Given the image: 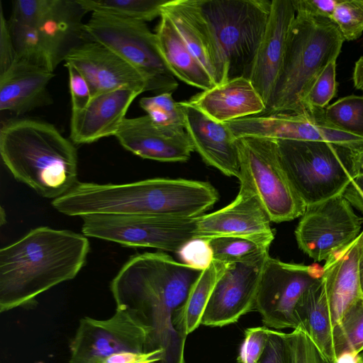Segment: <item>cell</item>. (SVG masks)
I'll list each match as a JSON object with an SVG mask.
<instances>
[{
    "label": "cell",
    "mask_w": 363,
    "mask_h": 363,
    "mask_svg": "<svg viewBox=\"0 0 363 363\" xmlns=\"http://www.w3.org/2000/svg\"><path fill=\"white\" fill-rule=\"evenodd\" d=\"M201 272L162 252H145L132 256L110 284L116 308L148 328V352L159 363H186V305Z\"/></svg>",
    "instance_id": "6da1fadb"
},
{
    "label": "cell",
    "mask_w": 363,
    "mask_h": 363,
    "mask_svg": "<svg viewBox=\"0 0 363 363\" xmlns=\"http://www.w3.org/2000/svg\"><path fill=\"white\" fill-rule=\"evenodd\" d=\"M84 235L41 226L0 250V312L34 306L38 295L74 279L86 263Z\"/></svg>",
    "instance_id": "7a4b0ae2"
},
{
    "label": "cell",
    "mask_w": 363,
    "mask_h": 363,
    "mask_svg": "<svg viewBox=\"0 0 363 363\" xmlns=\"http://www.w3.org/2000/svg\"><path fill=\"white\" fill-rule=\"evenodd\" d=\"M218 199V191L208 182L155 178L120 184L78 182L67 193L52 200V205L69 216L118 214L196 218Z\"/></svg>",
    "instance_id": "3957f363"
},
{
    "label": "cell",
    "mask_w": 363,
    "mask_h": 363,
    "mask_svg": "<svg viewBox=\"0 0 363 363\" xmlns=\"http://www.w3.org/2000/svg\"><path fill=\"white\" fill-rule=\"evenodd\" d=\"M0 154L16 179L45 198H60L78 182L75 146L46 121L23 118L5 123Z\"/></svg>",
    "instance_id": "277c9868"
},
{
    "label": "cell",
    "mask_w": 363,
    "mask_h": 363,
    "mask_svg": "<svg viewBox=\"0 0 363 363\" xmlns=\"http://www.w3.org/2000/svg\"><path fill=\"white\" fill-rule=\"evenodd\" d=\"M344 41L331 20L296 13L277 84L262 115L309 111V89L325 66L337 60Z\"/></svg>",
    "instance_id": "5b68a950"
},
{
    "label": "cell",
    "mask_w": 363,
    "mask_h": 363,
    "mask_svg": "<svg viewBox=\"0 0 363 363\" xmlns=\"http://www.w3.org/2000/svg\"><path fill=\"white\" fill-rule=\"evenodd\" d=\"M277 141L282 167L306 206L343 194L354 179L352 149L327 142Z\"/></svg>",
    "instance_id": "8992f818"
},
{
    "label": "cell",
    "mask_w": 363,
    "mask_h": 363,
    "mask_svg": "<svg viewBox=\"0 0 363 363\" xmlns=\"http://www.w3.org/2000/svg\"><path fill=\"white\" fill-rule=\"evenodd\" d=\"M272 0H198L222 53L228 79L248 78Z\"/></svg>",
    "instance_id": "52a82bcc"
},
{
    "label": "cell",
    "mask_w": 363,
    "mask_h": 363,
    "mask_svg": "<svg viewBox=\"0 0 363 363\" xmlns=\"http://www.w3.org/2000/svg\"><path fill=\"white\" fill-rule=\"evenodd\" d=\"M240 183L257 197L272 222L301 216L306 205L290 183L281 164L275 139L241 137L236 140Z\"/></svg>",
    "instance_id": "ba28073f"
},
{
    "label": "cell",
    "mask_w": 363,
    "mask_h": 363,
    "mask_svg": "<svg viewBox=\"0 0 363 363\" xmlns=\"http://www.w3.org/2000/svg\"><path fill=\"white\" fill-rule=\"evenodd\" d=\"M85 31L89 40L109 48L135 68L145 79L147 91L156 95L178 86L145 22L92 13Z\"/></svg>",
    "instance_id": "9c48e42d"
},
{
    "label": "cell",
    "mask_w": 363,
    "mask_h": 363,
    "mask_svg": "<svg viewBox=\"0 0 363 363\" xmlns=\"http://www.w3.org/2000/svg\"><path fill=\"white\" fill-rule=\"evenodd\" d=\"M82 218V233L130 247L177 253L196 238V218L160 215L92 214Z\"/></svg>",
    "instance_id": "30bf717a"
},
{
    "label": "cell",
    "mask_w": 363,
    "mask_h": 363,
    "mask_svg": "<svg viewBox=\"0 0 363 363\" xmlns=\"http://www.w3.org/2000/svg\"><path fill=\"white\" fill-rule=\"evenodd\" d=\"M149 330L130 311L120 308L109 318L84 317L69 343V363H104L114 354L149 352Z\"/></svg>",
    "instance_id": "8fae6325"
},
{
    "label": "cell",
    "mask_w": 363,
    "mask_h": 363,
    "mask_svg": "<svg viewBox=\"0 0 363 363\" xmlns=\"http://www.w3.org/2000/svg\"><path fill=\"white\" fill-rule=\"evenodd\" d=\"M323 274V268L318 264L288 263L269 256L261 274L255 305L264 325L296 328V305L303 292Z\"/></svg>",
    "instance_id": "7c38bea8"
},
{
    "label": "cell",
    "mask_w": 363,
    "mask_h": 363,
    "mask_svg": "<svg viewBox=\"0 0 363 363\" xmlns=\"http://www.w3.org/2000/svg\"><path fill=\"white\" fill-rule=\"evenodd\" d=\"M363 218L357 215L350 202L340 194L308 205L295 230L298 247L315 262L353 242L361 233Z\"/></svg>",
    "instance_id": "4fadbf2b"
},
{
    "label": "cell",
    "mask_w": 363,
    "mask_h": 363,
    "mask_svg": "<svg viewBox=\"0 0 363 363\" xmlns=\"http://www.w3.org/2000/svg\"><path fill=\"white\" fill-rule=\"evenodd\" d=\"M234 135L331 143L356 149L363 138L346 133L330 123L325 109L303 113H279L245 117L226 123Z\"/></svg>",
    "instance_id": "5bb4252c"
},
{
    "label": "cell",
    "mask_w": 363,
    "mask_h": 363,
    "mask_svg": "<svg viewBox=\"0 0 363 363\" xmlns=\"http://www.w3.org/2000/svg\"><path fill=\"white\" fill-rule=\"evenodd\" d=\"M269 257L227 264L212 291L201 324L225 326L255 309L261 274Z\"/></svg>",
    "instance_id": "9a60e30c"
},
{
    "label": "cell",
    "mask_w": 363,
    "mask_h": 363,
    "mask_svg": "<svg viewBox=\"0 0 363 363\" xmlns=\"http://www.w3.org/2000/svg\"><path fill=\"white\" fill-rule=\"evenodd\" d=\"M84 77L91 96L118 89L147 91L145 79L130 65L106 46L90 40L72 50L65 59Z\"/></svg>",
    "instance_id": "2e32d148"
},
{
    "label": "cell",
    "mask_w": 363,
    "mask_h": 363,
    "mask_svg": "<svg viewBox=\"0 0 363 363\" xmlns=\"http://www.w3.org/2000/svg\"><path fill=\"white\" fill-rule=\"evenodd\" d=\"M295 16L292 0H272L267 25L248 76L266 108L281 69L289 33Z\"/></svg>",
    "instance_id": "e0dca14e"
},
{
    "label": "cell",
    "mask_w": 363,
    "mask_h": 363,
    "mask_svg": "<svg viewBox=\"0 0 363 363\" xmlns=\"http://www.w3.org/2000/svg\"><path fill=\"white\" fill-rule=\"evenodd\" d=\"M115 137L134 155L160 162H186L194 151L184 128L157 125L147 115L125 118Z\"/></svg>",
    "instance_id": "ac0fdd59"
},
{
    "label": "cell",
    "mask_w": 363,
    "mask_h": 363,
    "mask_svg": "<svg viewBox=\"0 0 363 363\" xmlns=\"http://www.w3.org/2000/svg\"><path fill=\"white\" fill-rule=\"evenodd\" d=\"M162 12L207 71L215 85L228 79L224 60L211 25L198 0H169Z\"/></svg>",
    "instance_id": "d6986e66"
},
{
    "label": "cell",
    "mask_w": 363,
    "mask_h": 363,
    "mask_svg": "<svg viewBox=\"0 0 363 363\" xmlns=\"http://www.w3.org/2000/svg\"><path fill=\"white\" fill-rule=\"evenodd\" d=\"M271 222L256 195L240 184L238 196L230 204L196 218V238L272 234Z\"/></svg>",
    "instance_id": "ffe728a7"
},
{
    "label": "cell",
    "mask_w": 363,
    "mask_h": 363,
    "mask_svg": "<svg viewBox=\"0 0 363 363\" xmlns=\"http://www.w3.org/2000/svg\"><path fill=\"white\" fill-rule=\"evenodd\" d=\"M185 130L203 161L228 177H240L237 138L226 123L218 122L196 108L180 102Z\"/></svg>",
    "instance_id": "44dd1931"
},
{
    "label": "cell",
    "mask_w": 363,
    "mask_h": 363,
    "mask_svg": "<svg viewBox=\"0 0 363 363\" xmlns=\"http://www.w3.org/2000/svg\"><path fill=\"white\" fill-rule=\"evenodd\" d=\"M140 94L132 89H118L93 96L88 105L72 111L70 138L75 144H89L115 136L133 100Z\"/></svg>",
    "instance_id": "7402d4cb"
},
{
    "label": "cell",
    "mask_w": 363,
    "mask_h": 363,
    "mask_svg": "<svg viewBox=\"0 0 363 363\" xmlns=\"http://www.w3.org/2000/svg\"><path fill=\"white\" fill-rule=\"evenodd\" d=\"M184 102L220 123L260 116L266 109L249 78L243 76L228 79Z\"/></svg>",
    "instance_id": "603a6c76"
},
{
    "label": "cell",
    "mask_w": 363,
    "mask_h": 363,
    "mask_svg": "<svg viewBox=\"0 0 363 363\" xmlns=\"http://www.w3.org/2000/svg\"><path fill=\"white\" fill-rule=\"evenodd\" d=\"M86 13L78 0H50L37 28L53 69L72 50L90 41L82 22Z\"/></svg>",
    "instance_id": "cb8c5ba5"
},
{
    "label": "cell",
    "mask_w": 363,
    "mask_h": 363,
    "mask_svg": "<svg viewBox=\"0 0 363 363\" xmlns=\"http://www.w3.org/2000/svg\"><path fill=\"white\" fill-rule=\"evenodd\" d=\"M362 245L363 231L347 246L330 255L323 267L333 330L348 308L362 298L359 278Z\"/></svg>",
    "instance_id": "d4e9b609"
},
{
    "label": "cell",
    "mask_w": 363,
    "mask_h": 363,
    "mask_svg": "<svg viewBox=\"0 0 363 363\" xmlns=\"http://www.w3.org/2000/svg\"><path fill=\"white\" fill-rule=\"evenodd\" d=\"M53 77L49 69L16 58L0 74V110L22 115L51 104L47 86Z\"/></svg>",
    "instance_id": "484cf974"
},
{
    "label": "cell",
    "mask_w": 363,
    "mask_h": 363,
    "mask_svg": "<svg viewBox=\"0 0 363 363\" xmlns=\"http://www.w3.org/2000/svg\"><path fill=\"white\" fill-rule=\"evenodd\" d=\"M155 34L160 52L175 77L202 91L215 86L207 71L190 51L170 18L163 12Z\"/></svg>",
    "instance_id": "4316f807"
},
{
    "label": "cell",
    "mask_w": 363,
    "mask_h": 363,
    "mask_svg": "<svg viewBox=\"0 0 363 363\" xmlns=\"http://www.w3.org/2000/svg\"><path fill=\"white\" fill-rule=\"evenodd\" d=\"M295 316L298 327L308 334L331 363H335L333 327L323 278L303 292L296 305Z\"/></svg>",
    "instance_id": "83f0119b"
},
{
    "label": "cell",
    "mask_w": 363,
    "mask_h": 363,
    "mask_svg": "<svg viewBox=\"0 0 363 363\" xmlns=\"http://www.w3.org/2000/svg\"><path fill=\"white\" fill-rule=\"evenodd\" d=\"M275 233L254 236H220L209 239L213 260L224 264L255 260L269 255Z\"/></svg>",
    "instance_id": "f1b7e54d"
},
{
    "label": "cell",
    "mask_w": 363,
    "mask_h": 363,
    "mask_svg": "<svg viewBox=\"0 0 363 363\" xmlns=\"http://www.w3.org/2000/svg\"><path fill=\"white\" fill-rule=\"evenodd\" d=\"M169 0H78L86 12L100 13L121 18L150 21L161 16Z\"/></svg>",
    "instance_id": "f546056e"
},
{
    "label": "cell",
    "mask_w": 363,
    "mask_h": 363,
    "mask_svg": "<svg viewBox=\"0 0 363 363\" xmlns=\"http://www.w3.org/2000/svg\"><path fill=\"white\" fill-rule=\"evenodd\" d=\"M227 264L213 260L203 270L194 284L186 305V327L189 335L200 325L206 306L218 280L223 274Z\"/></svg>",
    "instance_id": "4dcf8cb0"
},
{
    "label": "cell",
    "mask_w": 363,
    "mask_h": 363,
    "mask_svg": "<svg viewBox=\"0 0 363 363\" xmlns=\"http://www.w3.org/2000/svg\"><path fill=\"white\" fill-rule=\"evenodd\" d=\"M8 24L16 51V58L53 72L38 28L11 19Z\"/></svg>",
    "instance_id": "1f68e13d"
},
{
    "label": "cell",
    "mask_w": 363,
    "mask_h": 363,
    "mask_svg": "<svg viewBox=\"0 0 363 363\" xmlns=\"http://www.w3.org/2000/svg\"><path fill=\"white\" fill-rule=\"evenodd\" d=\"M337 356L347 351L357 353L363 350V298L353 303L333 330Z\"/></svg>",
    "instance_id": "d6a6232c"
},
{
    "label": "cell",
    "mask_w": 363,
    "mask_h": 363,
    "mask_svg": "<svg viewBox=\"0 0 363 363\" xmlns=\"http://www.w3.org/2000/svg\"><path fill=\"white\" fill-rule=\"evenodd\" d=\"M326 119L339 129L363 138V96L342 97L325 108Z\"/></svg>",
    "instance_id": "836d02e7"
},
{
    "label": "cell",
    "mask_w": 363,
    "mask_h": 363,
    "mask_svg": "<svg viewBox=\"0 0 363 363\" xmlns=\"http://www.w3.org/2000/svg\"><path fill=\"white\" fill-rule=\"evenodd\" d=\"M172 93L166 92L143 97L140 100V106L156 125L185 128L184 106L180 102L174 100Z\"/></svg>",
    "instance_id": "e575fe53"
},
{
    "label": "cell",
    "mask_w": 363,
    "mask_h": 363,
    "mask_svg": "<svg viewBox=\"0 0 363 363\" xmlns=\"http://www.w3.org/2000/svg\"><path fill=\"white\" fill-rule=\"evenodd\" d=\"M331 21L345 40L358 39L363 33V0H337Z\"/></svg>",
    "instance_id": "d590c367"
},
{
    "label": "cell",
    "mask_w": 363,
    "mask_h": 363,
    "mask_svg": "<svg viewBox=\"0 0 363 363\" xmlns=\"http://www.w3.org/2000/svg\"><path fill=\"white\" fill-rule=\"evenodd\" d=\"M336 60L328 64L313 83L306 96V104L312 108L325 109L337 91Z\"/></svg>",
    "instance_id": "8d00e7d4"
},
{
    "label": "cell",
    "mask_w": 363,
    "mask_h": 363,
    "mask_svg": "<svg viewBox=\"0 0 363 363\" xmlns=\"http://www.w3.org/2000/svg\"><path fill=\"white\" fill-rule=\"evenodd\" d=\"M183 264L203 271L213 262V252L209 239L194 238L177 252Z\"/></svg>",
    "instance_id": "74e56055"
},
{
    "label": "cell",
    "mask_w": 363,
    "mask_h": 363,
    "mask_svg": "<svg viewBox=\"0 0 363 363\" xmlns=\"http://www.w3.org/2000/svg\"><path fill=\"white\" fill-rule=\"evenodd\" d=\"M289 337L294 363H331L301 328L294 329Z\"/></svg>",
    "instance_id": "f35d334b"
},
{
    "label": "cell",
    "mask_w": 363,
    "mask_h": 363,
    "mask_svg": "<svg viewBox=\"0 0 363 363\" xmlns=\"http://www.w3.org/2000/svg\"><path fill=\"white\" fill-rule=\"evenodd\" d=\"M257 363H294L289 333L269 329L265 348Z\"/></svg>",
    "instance_id": "ab89813d"
},
{
    "label": "cell",
    "mask_w": 363,
    "mask_h": 363,
    "mask_svg": "<svg viewBox=\"0 0 363 363\" xmlns=\"http://www.w3.org/2000/svg\"><path fill=\"white\" fill-rule=\"evenodd\" d=\"M269 328L266 326L245 330L238 356L239 363H257L265 348Z\"/></svg>",
    "instance_id": "60d3db41"
},
{
    "label": "cell",
    "mask_w": 363,
    "mask_h": 363,
    "mask_svg": "<svg viewBox=\"0 0 363 363\" xmlns=\"http://www.w3.org/2000/svg\"><path fill=\"white\" fill-rule=\"evenodd\" d=\"M49 3L50 0L13 1L10 19L37 28Z\"/></svg>",
    "instance_id": "b9f144b4"
},
{
    "label": "cell",
    "mask_w": 363,
    "mask_h": 363,
    "mask_svg": "<svg viewBox=\"0 0 363 363\" xmlns=\"http://www.w3.org/2000/svg\"><path fill=\"white\" fill-rule=\"evenodd\" d=\"M69 73L72 111L84 108L92 96L88 83L82 74L72 65L65 64Z\"/></svg>",
    "instance_id": "7bdbcfd3"
},
{
    "label": "cell",
    "mask_w": 363,
    "mask_h": 363,
    "mask_svg": "<svg viewBox=\"0 0 363 363\" xmlns=\"http://www.w3.org/2000/svg\"><path fill=\"white\" fill-rule=\"evenodd\" d=\"M296 13L331 20L337 0H292Z\"/></svg>",
    "instance_id": "ee69618b"
},
{
    "label": "cell",
    "mask_w": 363,
    "mask_h": 363,
    "mask_svg": "<svg viewBox=\"0 0 363 363\" xmlns=\"http://www.w3.org/2000/svg\"><path fill=\"white\" fill-rule=\"evenodd\" d=\"M16 51L12 38L1 4L0 6V74L5 72L13 63Z\"/></svg>",
    "instance_id": "f6af8a7d"
},
{
    "label": "cell",
    "mask_w": 363,
    "mask_h": 363,
    "mask_svg": "<svg viewBox=\"0 0 363 363\" xmlns=\"http://www.w3.org/2000/svg\"><path fill=\"white\" fill-rule=\"evenodd\" d=\"M352 82L357 89L363 90V55L355 62L352 72Z\"/></svg>",
    "instance_id": "bcb514c9"
},
{
    "label": "cell",
    "mask_w": 363,
    "mask_h": 363,
    "mask_svg": "<svg viewBox=\"0 0 363 363\" xmlns=\"http://www.w3.org/2000/svg\"><path fill=\"white\" fill-rule=\"evenodd\" d=\"M353 152V167L354 178L358 176H363V144L356 149L352 150Z\"/></svg>",
    "instance_id": "7dc6e473"
},
{
    "label": "cell",
    "mask_w": 363,
    "mask_h": 363,
    "mask_svg": "<svg viewBox=\"0 0 363 363\" xmlns=\"http://www.w3.org/2000/svg\"><path fill=\"white\" fill-rule=\"evenodd\" d=\"M335 363H361V359L359 353L347 351L337 355Z\"/></svg>",
    "instance_id": "c3c4849f"
},
{
    "label": "cell",
    "mask_w": 363,
    "mask_h": 363,
    "mask_svg": "<svg viewBox=\"0 0 363 363\" xmlns=\"http://www.w3.org/2000/svg\"><path fill=\"white\" fill-rule=\"evenodd\" d=\"M345 192L354 194L363 197V176L356 177Z\"/></svg>",
    "instance_id": "681fc988"
},
{
    "label": "cell",
    "mask_w": 363,
    "mask_h": 363,
    "mask_svg": "<svg viewBox=\"0 0 363 363\" xmlns=\"http://www.w3.org/2000/svg\"><path fill=\"white\" fill-rule=\"evenodd\" d=\"M343 196L350 202L352 206L357 207L363 212L362 196L348 192H344Z\"/></svg>",
    "instance_id": "f907efd6"
},
{
    "label": "cell",
    "mask_w": 363,
    "mask_h": 363,
    "mask_svg": "<svg viewBox=\"0 0 363 363\" xmlns=\"http://www.w3.org/2000/svg\"><path fill=\"white\" fill-rule=\"evenodd\" d=\"M359 278L362 296L363 298V245L359 260Z\"/></svg>",
    "instance_id": "816d5d0a"
},
{
    "label": "cell",
    "mask_w": 363,
    "mask_h": 363,
    "mask_svg": "<svg viewBox=\"0 0 363 363\" xmlns=\"http://www.w3.org/2000/svg\"><path fill=\"white\" fill-rule=\"evenodd\" d=\"M360 359L362 362L363 363V350L359 353Z\"/></svg>",
    "instance_id": "f5cc1de1"
},
{
    "label": "cell",
    "mask_w": 363,
    "mask_h": 363,
    "mask_svg": "<svg viewBox=\"0 0 363 363\" xmlns=\"http://www.w3.org/2000/svg\"><path fill=\"white\" fill-rule=\"evenodd\" d=\"M145 363H155V362H145Z\"/></svg>",
    "instance_id": "db71d44e"
},
{
    "label": "cell",
    "mask_w": 363,
    "mask_h": 363,
    "mask_svg": "<svg viewBox=\"0 0 363 363\" xmlns=\"http://www.w3.org/2000/svg\"><path fill=\"white\" fill-rule=\"evenodd\" d=\"M361 363H362V361H361Z\"/></svg>",
    "instance_id": "11a10c76"
}]
</instances>
